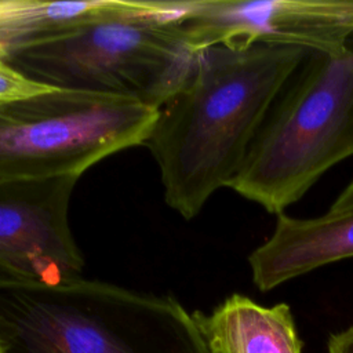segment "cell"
<instances>
[{"instance_id": "cell-1", "label": "cell", "mask_w": 353, "mask_h": 353, "mask_svg": "<svg viewBox=\"0 0 353 353\" xmlns=\"http://www.w3.org/2000/svg\"><path fill=\"white\" fill-rule=\"evenodd\" d=\"M309 50L254 43L200 51L182 84L159 106L145 142L168 207L194 218L229 188L270 108Z\"/></svg>"}, {"instance_id": "cell-9", "label": "cell", "mask_w": 353, "mask_h": 353, "mask_svg": "<svg viewBox=\"0 0 353 353\" xmlns=\"http://www.w3.org/2000/svg\"><path fill=\"white\" fill-rule=\"evenodd\" d=\"M211 353H302L291 307L232 294L210 313H192Z\"/></svg>"}, {"instance_id": "cell-8", "label": "cell", "mask_w": 353, "mask_h": 353, "mask_svg": "<svg viewBox=\"0 0 353 353\" xmlns=\"http://www.w3.org/2000/svg\"><path fill=\"white\" fill-rule=\"evenodd\" d=\"M353 258V210L317 218L277 215L272 234L248 255L252 283L262 292L314 269Z\"/></svg>"}, {"instance_id": "cell-6", "label": "cell", "mask_w": 353, "mask_h": 353, "mask_svg": "<svg viewBox=\"0 0 353 353\" xmlns=\"http://www.w3.org/2000/svg\"><path fill=\"white\" fill-rule=\"evenodd\" d=\"M178 25L196 52L254 43L334 51L353 34V0H189Z\"/></svg>"}, {"instance_id": "cell-10", "label": "cell", "mask_w": 353, "mask_h": 353, "mask_svg": "<svg viewBox=\"0 0 353 353\" xmlns=\"http://www.w3.org/2000/svg\"><path fill=\"white\" fill-rule=\"evenodd\" d=\"M134 3L0 0V46L8 52L52 41L92 21L127 11Z\"/></svg>"}, {"instance_id": "cell-3", "label": "cell", "mask_w": 353, "mask_h": 353, "mask_svg": "<svg viewBox=\"0 0 353 353\" xmlns=\"http://www.w3.org/2000/svg\"><path fill=\"white\" fill-rule=\"evenodd\" d=\"M353 156V50L312 51L270 108L229 189L281 215Z\"/></svg>"}, {"instance_id": "cell-12", "label": "cell", "mask_w": 353, "mask_h": 353, "mask_svg": "<svg viewBox=\"0 0 353 353\" xmlns=\"http://www.w3.org/2000/svg\"><path fill=\"white\" fill-rule=\"evenodd\" d=\"M328 353H353V325L328 338Z\"/></svg>"}, {"instance_id": "cell-7", "label": "cell", "mask_w": 353, "mask_h": 353, "mask_svg": "<svg viewBox=\"0 0 353 353\" xmlns=\"http://www.w3.org/2000/svg\"><path fill=\"white\" fill-rule=\"evenodd\" d=\"M79 176L0 182V277L59 283L81 277L69 222Z\"/></svg>"}, {"instance_id": "cell-14", "label": "cell", "mask_w": 353, "mask_h": 353, "mask_svg": "<svg viewBox=\"0 0 353 353\" xmlns=\"http://www.w3.org/2000/svg\"><path fill=\"white\" fill-rule=\"evenodd\" d=\"M0 353H1V349H0Z\"/></svg>"}, {"instance_id": "cell-5", "label": "cell", "mask_w": 353, "mask_h": 353, "mask_svg": "<svg viewBox=\"0 0 353 353\" xmlns=\"http://www.w3.org/2000/svg\"><path fill=\"white\" fill-rule=\"evenodd\" d=\"M157 108L132 98L54 88L0 106V182L81 176L145 145Z\"/></svg>"}, {"instance_id": "cell-13", "label": "cell", "mask_w": 353, "mask_h": 353, "mask_svg": "<svg viewBox=\"0 0 353 353\" xmlns=\"http://www.w3.org/2000/svg\"><path fill=\"white\" fill-rule=\"evenodd\" d=\"M353 210V179L346 185V188L339 193V196L334 200L330 210L331 212H339Z\"/></svg>"}, {"instance_id": "cell-2", "label": "cell", "mask_w": 353, "mask_h": 353, "mask_svg": "<svg viewBox=\"0 0 353 353\" xmlns=\"http://www.w3.org/2000/svg\"><path fill=\"white\" fill-rule=\"evenodd\" d=\"M1 353H211L172 295L76 277H0Z\"/></svg>"}, {"instance_id": "cell-11", "label": "cell", "mask_w": 353, "mask_h": 353, "mask_svg": "<svg viewBox=\"0 0 353 353\" xmlns=\"http://www.w3.org/2000/svg\"><path fill=\"white\" fill-rule=\"evenodd\" d=\"M51 90L54 87L37 83L15 69L7 59V51L0 46V106Z\"/></svg>"}, {"instance_id": "cell-4", "label": "cell", "mask_w": 353, "mask_h": 353, "mask_svg": "<svg viewBox=\"0 0 353 353\" xmlns=\"http://www.w3.org/2000/svg\"><path fill=\"white\" fill-rule=\"evenodd\" d=\"M181 11L182 0L135 1L63 37L8 51L7 59L48 87L120 95L159 109L199 54L178 25Z\"/></svg>"}]
</instances>
